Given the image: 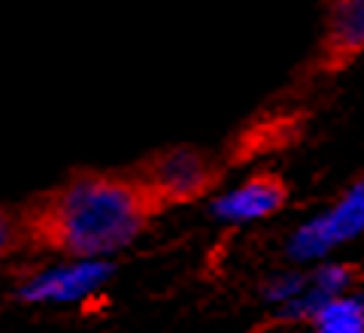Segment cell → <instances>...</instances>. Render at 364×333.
<instances>
[{"label":"cell","instance_id":"cell-1","mask_svg":"<svg viewBox=\"0 0 364 333\" xmlns=\"http://www.w3.org/2000/svg\"><path fill=\"white\" fill-rule=\"evenodd\" d=\"M161 206L136 179L79 176L52 191L28 215V231L67 255L100 258L131 243Z\"/></svg>","mask_w":364,"mask_h":333},{"label":"cell","instance_id":"cell-2","mask_svg":"<svg viewBox=\"0 0 364 333\" xmlns=\"http://www.w3.org/2000/svg\"><path fill=\"white\" fill-rule=\"evenodd\" d=\"M215 173H219L215 164H210L203 155L191 152V148H173V152L152 158L136 182L152 194L158 206H167L203 194L213 185Z\"/></svg>","mask_w":364,"mask_h":333},{"label":"cell","instance_id":"cell-3","mask_svg":"<svg viewBox=\"0 0 364 333\" xmlns=\"http://www.w3.org/2000/svg\"><path fill=\"white\" fill-rule=\"evenodd\" d=\"M364 231V182L352 185L343 200L331 206L325 215L306 222L291 239V258L298 261H310V258H322L328 249H334L337 243L358 236Z\"/></svg>","mask_w":364,"mask_h":333},{"label":"cell","instance_id":"cell-4","mask_svg":"<svg viewBox=\"0 0 364 333\" xmlns=\"http://www.w3.org/2000/svg\"><path fill=\"white\" fill-rule=\"evenodd\" d=\"M112 267L100 258H82L76 263L46 270L21 288V297L31 303H76L95 294L100 285H107Z\"/></svg>","mask_w":364,"mask_h":333},{"label":"cell","instance_id":"cell-5","mask_svg":"<svg viewBox=\"0 0 364 333\" xmlns=\"http://www.w3.org/2000/svg\"><path fill=\"white\" fill-rule=\"evenodd\" d=\"M286 200V185L273 176H255L246 185L228 191L225 197L215 200V215L225 222H255L270 212H277Z\"/></svg>","mask_w":364,"mask_h":333},{"label":"cell","instance_id":"cell-6","mask_svg":"<svg viewBox=\"0 0 364 333\" xmlns=\"http://www.w3.org/2000/svg\"><path fill=\"white\" fill-rule=\"evenodd\" d=\"M328 45L337 58L364 55V0H334L331 4Z\"/></svg>","mask_w":364,"mask_h":333},{"label":"cell","instance_id":"cell-7","mask_svg":"<svg viewBox=\"0 0 364 333\" xmlns=\"http://www.w3.org/2000/svg\"><path fill=\"white\" fill-rule=\"evenodd\" d=\"M316 333H364V300L358 297H331L313 315Z\"/></svg>","mask_w":364,"mask_h":333},{"label":"cell","instance_id":"cell-8","mask_svg":"<svg viewBox=\"0 0 364 333\" xmlns=\"http://www.w3.org/2000/svg\"><path fill=\"white\" fill-rule=\"evenodd\" d=\"M13 243H16V227L9 222V215L0 209V255H6L13 249Z\"/></svg>","mask_w":364,"mask_h":333}]
</instances>
